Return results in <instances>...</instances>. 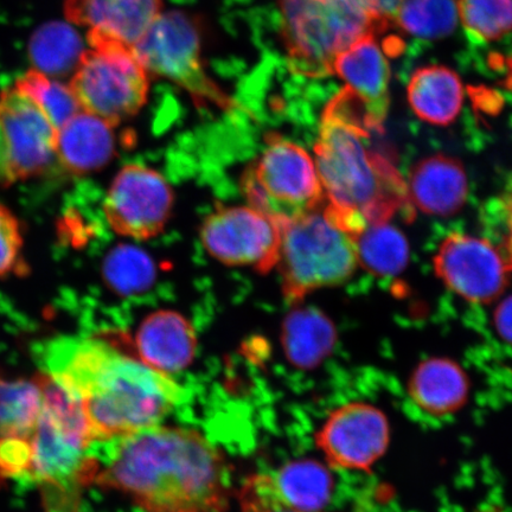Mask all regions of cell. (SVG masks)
<instances>
[{"mask_svg":"<svg viewBox=\"0 0 512 512\" xmlns=\"http://www.w3.org/2000/svg\"><path fill=\"white\" fill-rule=\"evenodd\" d=\"M238 499L241 512H305L285 501L273 475L267 473L249 476L238 492Z\"/></svg>","mask_w":512,"mask_h":512,"instance_id":"obj_30","label":"cell"},{"mask_svg":"<svg viewBox=\"0 0 512 512\" xmlns=\"http://www.w3.org/2000/svg\"><path fill=\"white\" fill-rule=\"evenodd\" d=\"M83 51L76 32L61 23L37 31L30 43L31 60L38 70L49 76L75 69Z\"/></svg>","mask_w":512,"mask_h":512,"instance_id":"obj_27","label":"cell"},{"mask_svg":"<svg viewBox=\"0 0 512 512\" xmlns=\"http://www.w3.org/2000/svg\"><path fill=\"white\" fill-rule=\"evenodd\" d=\"M15 87L36 102L57 131L83 111L69 85H64L41 70H28L19 76Z\"/></svg>","mask_w":512,"mask_h":512,"instance_id":"obj_28","label":"cell"},{"mask_svg":"<svg viewBox=\"0 0 512 512\" xmlns=\"http://www.w3.org/2000/svg\"><path fill=\"white\" fill-rule=\"evenodd\" d=\"M409 201L435 216H451L463 208L467 178L458 159L435 155L420 160L409 176Z\"/></svg>","mask_w":512,"mask_h":512,"instance_id":"obj_18","label":"cell"},{"mask_svg":"<svg viewBox=\"0 0 512 512\" xmlns=\"http://www.w3.org/2000/svg\"><path fill=\"white\" fill-rule=\"evenodd\" d=\"M2 127L16 181L47 174L57 162V128L36 102L14 86L0 93Z\"/></svg>","mask_w":512,"mask_h":512,"instance_id":"obj_12","label":"cell"},{"mask_svg":"<svg viewBox=\"0 0 512 512\" xmlns=\"http://www.w3.org/2000/svg\"><path fill=\"white\" fill-rule=\"evenodd\" d=\"M371 130L366 106L345 87L325 107L315 146L326 208L356 239L368 227L411 208L400 172L367 146Z\"/></svg>","mask_w":512,"mask_h":512,"instance_id":"obj_3","label":"cell"},{"mask_svg":"<svg viewBox=\"0 0 512 512\" xmlns=\"http://www.w3.org/2000/svg\"><path fill=\"white\" fill-rule=\"evenodd\" d=\"M87 38L69 86L83 111L118 126L146 104L150 74L128 44L98 32Z\"/></svg>","mask_w":512,"mask_h":512,"instance_id":"obj_6","label":"cell"},{"mask_svg":"<svg viewBox=\"0 0 512 512\" xmlns=\"http://www.w3.org/2000/svg\"><path fill=\"white\" fill-rule=\"evenodd\" d=\"M241 189L249 207L285 223L324 207L326 200L315 160L302 146L278 134L248 166Z\"/></svg>","mask_w":512,"mask_h":512,"instance_id":"obj_7","label":"cell"},{"mask_svg":"<svg viewBox=\"0 0 512 512\" xmlns=\"http://www.w3.org/2000/svg\"><path fill=\"white\" fill-rule=\"evenodd\" d=\"M70 23L133 47L162 14V0H66Z\"/></svg>","mask_w":512,"mask_h":512,"instance_id":"obj_14","label":"cell"},{"mask_svg":"<svg viewBox=\"0 0 512 512\" xmlns=\"http://www.w3.org/2000/svg\"><path fill=\"white\" fill-rule=\"evenodd\" d=\"M459 6L457 0H402L396 23L421 40H440L457 28Z\"/></svg>","mask_w":512,"mask_h":512,"instance_id":"obj_25","label":"cell"},{"mask_svg":"<svg viewBox=\"0 0 512 512\" xmlns=\"http://www.w3.org/2000/svg\"><path fill=\"white\" fill-rule=\"evenodd\" d=\"M201 241L221 264L266 274L278 265L281 226L251 207L221 208L202 224Z\"/></svg>","mask_w":512,"mask_h":512,"instance_id":"obj_9","label":"cell"},{"mask_svg":"<svg viewBox=\"0 0 512 512\" xmlns=\"http://www.w3.org/2000/svg\"><path fill=\"white\" fill-rule=\"evenodd\" d=\"M133 49L149 74L176 83L197 105L232 106L204 68L201 27L194 17L182 11L160 14Z\"/></svg>","mask_w":512,"mask_h":512,"instance_id":"obj_8","label":"cell"},{"mask_svg":"<svg viewBox=\"0 0 512 512\" xmlns=\"http://www.w3.org/2000/svg\"><path fill=\"white\" fill-rule=\"evenodd\" d=\"M95 484L131 497L145 512H227L233 485L226 457L192 428H147L95 440Z\"/></svg>","mask_w":512,"mask_h":512,"instance_id":"obj_1","label":"cell"},{"mask_svg":"<svg viewBox=\"0 0 512 512\" xmlns=\"http://www.w3.org/2000/svg\"><path fill=\"white\" fill-rule=\"evenodd\" d=\"M174 192L156 170L128 164L108 189L104 211L115 233L136 240L155 238L168 223Z\"/></svg>","mask_w":512,"mask_h":512,"instance_id":"obj_10","label":"cell"},{"mask_svg":"<svg viewBox=\"0 0 512 512\" xmlns=\"http://www.w3.org/2000/svg\"><path fill=\"white\" fill-rule=\"evenodd\" d=\"M387 416L364 402L335 409L316 433L318 450L331 469L369 472L389 445Z\"/></svg>","mask_w":512,"mask_h":512,"instance_id":"obj_11","label":"cell"},{"mask_svg":"<svg viewBox=\"0 0 512 512\" xmlns=\"http://www.w3.org/2000/svg\"><path fill=\"white\" fill-rule=\"evenodd\" d=\"M509 68H510V79L512 80V60L509 63Z\"/></svg>","mask_w":512,"mask_h":512,"instance_id":"obj_37","label":"cell"},{"mask_svg":"<svg viewBox=\"0 0 512 512\" xmlns=\"http://www.w3.org/2000/svg\"><path fill=\"white\" fill-rule=\"evenodd\" d=\"M354 2L383 29H386L395 21L402 0H354Z\"/></svg>","mask_w":512,"mask_h":512,"instance_id":"obj_33","label":"cell"},{"mask_svg":"<svg viewBox=\"0 0 512 512\" xmlns=\"http://www.w3.org/2000/svg\"><path fill=\"white\" fill-rule=\"evenodd\" d=\"M42 411V393L34 379L10 380L0 374V438H31Z\"/></svg>","mask_w":512,"mask_h":512,"instance_id":"obj_23","label":"cell"},{"mask_svg":"<svg viewBox=\"0 0 512 512\" xmlns=\"http://www.w3.org/2000/svg\"><path fill=\"white\" fill-rule=\"evenodd\" d=\"M280 226L277 266L288 303L298 304L307 294L341 285L354 274L357 239L326 206Z\"/></svg>","mask_w":512,"mask_h":512,"instance_id":"obj_4","label":"cell"},{"mask_svg":"<svg viewBox=\"0 0 512 512\" xmlns=\"http://www.w3.org/2000/svg\"><path fill=\"white\" fill-rule=\"evenodd\" d=\"M357 249L358 261L374 275L392 277L407 266L409 247L405 235L387 223L364 230L357 239Z\"/></svg>","mask_w":512,"mask_h":512,"instance_id":"obj_24","label":"cell"},{"mask_svg":"<svg viewBox=\"0 0 512 512\" xmlns=\"http://www.w3.org/2000/svg\"><path fill=\"white\" fill-rule=\"evenodd\" d=\"M114 127L86 111L76 114L57 132V163L74 176L104 169L117 152Z\"/></svg>","mask_w":512,"mask_h":512,"instance_id":"obj_17","label":"cell"},{"mask_svg":"<svg viewBox=\"0 0 512 512\" xmlns=\"http://www.w3.org/2000/svg\"><path fill=\"white\" fill-rule=\"evenodd\" d=\"M505 220H507V236L504 241V262L508 271H512V196L505 202Z\"/></svg>","mask_w":512,"mask_h":512,"instance_id":"obj_36","label":"cell"},{"mask_svg":"<svg viewBox=\"0 0 512 512\" xmlns=\"http://www.w3.org/2000/svg\"><path fill=\"white\" fill-rule=\"evenodd\" d=\"M140 360L164 374H176L194 361L197 337L187 318L175 311H158L144 319L136 336Z\"/></svg>","mask_w":512,"mask_h":512,"instance_id":"obj_16","label":"cell"},{"mask_svg":"<svg viewBox=\"0 0 512 512\" xmlns=\"http://www.w3.org/2000/svg\"><path fill=\"white\" fill-rule=\"evenodd\" d=\"M283 38L294 72L334 74L339 54L364 36L384 29L354 0H279Z\"/></svg>","mask_w":512,"mask_h":512,"instance_id":"obj_5","label":"cell"},{"mask_svg":"<svg viewBox=\"0 0 512 512\" xmlns=\"http://www.w3.org/2000/svg\"><path fill=\"white\" fill-rule=\"evenodd\" d=\"M16 182L14 174H12L8 146H6L4 133L0 127V185H10Z\"/></svg>","mask_w":512,"mask_h":512,"instance_id":"obj_35","label":"cell"},{"mask_svg":"<svg viewBox=\"0 0 512 512\" xmlns=\"http://www.w3.org/2000/svg\"><path fill=\"white\" fill-rule=\"evenodd\" d=\"M434 268L447 287L467 302H494L507 287L508 268L489 241L454 233L441 243Z\"/></svg>","mask_w":512,"mask_h":512,"instance_id":"obj_13","label":"cell"},{"mask_svg":"<svg viewBox=\"0 0 512 512\" xmlns=\"http://www.w3.org/2000/svg\"><path fill=\"white\" fill-rule=\"evenodd\" d=\"M105 283L120 296L143 293L155 283V262L143 249L121 245L106 256L102 268Z\"/></svg>","mask_w":512,"mask_h":512,"instance_id":"obj_26","label":"cell"},{"mask_svg":"<svg viewBox=\"0 0 512 512\" xmlns=\"http://www.w3.org/2000/svg\"><path fill=\"white\" fill-rule=\"evenodd\" d=\"M273 477L285 501L305 512H322L334 490L331 472L312 459L288 463Z\"/></svg>","mask_w":512,"mask_h":512,"instance_id":"obj_22","label":"cell"},{"mask_svg":"<svg viewBox=\"0 0 512 512\" xmlns=\"http://www.w3.org/2000/svg\"><path fill=\"white\" fill-rule=\"evenodd\" d=\"M335 325L316 307H298L288 313L281 329V345L287 361L299 370H313L334 350Z\"/></svg>","mask_w":512,"mask_h":512,"instance_id":"obj_20","label":"cell"},{"mask_svg":"<svg viewBox=\"0 0 512 512\" xmlns=\"http://www.w3.org/2000/svg\"><path fill=\"white\" fill-rule=\"evenodd\" d=\"M34 447L31 438H0V478H28Z\"/></svg>","mask_w":512,"mask_h":512,"instance_id":"obj_32","label":"cell"},{"mask_svg":"<svg viewBox=\"0 0 512 512\" xmlns=\"http://www.w3.org/2000/svg\"><path fill=\"white\" fill-rule=\"evenodd\" d=\"M469 388V380L456 362L431 358L415 369L408 383V394L421 411L445 416L465 405Z\"/></svg>","mask_w":512,"mask_h":512,"instance_id":"obj_19","label":"cell"},{"mask_svg":"<svg viewBox=\"0 0 512 512\" xmlns=\"http://www.w3.org/2000/svg\"><path fill=\"white\" fill-rule=\"evenodd\" d=\"M495 326L504 341L512 344V296L497 307Z\"/></svg>","mask_w":512,"mask_h":512,"instance_id":"obj_34","label":"cell"},{"mask_svg":"<svg viewBox=\"0 0 512 512\" xmlns=\"http://www.w3.org/2000/svg\"><path fill=\"white\" fill-rule=\"evenodd\" d=\"M34 355L43 373L82 401L95 440L158 426L185 398L170 375L102 339L60 336L38 344Z\"/></svg>","mask_w":512,"mask_h":512,"instance_id":"obj_2","label":"cell"},{"mask_svg":"<svg viewBox=\"0 0 512 512\" xmlns=\"http://www.w3.org/2000/svg\"><path fill=\"white\" fill-rule=\"evenodd\" d=\"M334 74L363 102L371 123L379 131L388 113L390 70L376 35L364 36L339 54Z\"/></svg>","mask_w":512,"mask_h":512,"instance_id":"obj_15","label":"cell"},{"mask_svg":"<svg viewBox=\"0 0 512 512\" xmlns=\"http://www.w3.org/2000/svg\"><path fill=\"white\" fill-rule=\"evenodd\" d=\"M459 16L469 35L495 42L512 31V0H459Z\"/></svg>","mask_w":512,"mask_h":512,"instance_id":"obj_29","label":"cell"},{"mask_svg":"<svg viewBox=\"0 0 512 512\" xmlns=\"http://www.w3.org/2000/svg\"><path fill=\"white\" fill-rule=\"evenodd\" d=\"M23 246L21 224L15 214L0 202V278L28 273Z\"/></svg>","mask_w":512,"mask_h":512,"instance_id":"obj_31","label":"cell"},{"mask_svg":"<svg viewBox=\"0 0 512 512\" xmlns=\"http://www.w3.org/2000/svg\"><path fill=\"white\" fill-rule=\"evenodd\" d=\"M408 102L425 123L451 125L462 110L463 83L452 69L430 66L416 70L409 80Z\"/></svg>","mask_w":512,"mask_h":512,"instance_id":"obj_21","label":"cell"}]
</instances>
